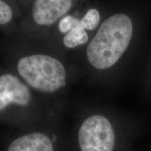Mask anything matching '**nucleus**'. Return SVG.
Returning <instances> with one entry per match:
<instances>
[{
    "label": "nucleus",
    "instance_id": "1",
    "mask_svg": "<svg viewBox=\"0 0 151 151\" xmlns=\"http://www.w3.org/2000/svg\"><path fill=\"white\" fill-rule=\"evenodd\" d=\"M151 0L122 3L104 19L86 58L104 83L137 82L151 46Z\"/></svg>",
    "mask_w": 151,
    "mask_h": 151
},
{
    "label": "nucleus",
    "instance_id": "2",
    "mask_svg": "<svg viewBox=\"0 0 151 151\" xmlns=\"http://www.w3.org/2000/svg\"><path fill=\"white\" fill-rule=\"evenodd\" d=\"M151 134V118L142 113L96 110L79 124L76 151H132Z\"/></svg>",
    "mask_w": 151,
    "mask_h": 151
},
{
    "label": "nucleus",
    "instance_id": "3",
    "mask_svg": "<svg viewBox=\"0 0 151 151\" xmlns=\"http://www.w3.org/2000/svg\"><path fill=\"white\" fill-rule=\"evenodd\" d=\"M19 75L30 87L52 93L66 86V71L62 62L48 55H30L18 60Z\"/></svg>",
    "mask_w": 151,
    "mask_h": 151
},
{
    "label": "nucleus",
    "instance_id": "4",
    "mask_svg": "<svg viewBox=\"0 0 151 151\" xmlns=\"http://www.w3.org/2000/svg\"><path fill=\"white\" fill-rule=\"evenodd\" d=\"M65 143L56 130L32 129L15 136L3 151H68Z\"/></svg>",
    "mask_w": 151,
    "mask_h": 151
},
{
    "label": "nucleus",
    "instance_id": "5",
    "mask_svg": "<svg viewBox=\"0 0 151 151\" xmlns=\"http://www.w3.org/2000/svg\"><path fill=\"white\" fill-rule=\"evenodd\" d=\"M32 99L29 88L11 73L0 75V113L11 105L27 106Z\"/></svg>",
    "mask_w": 151,
    "mask_h": 151
},
{
    "label": "nucleus",
    "instance_id": "6",
    "mask_svg": "<svg viewBox=\"0 0 151 151\" xmlns=\"http://www.w3.org/2000/svg\"><path fill=\"white\" fill-rule=\"evenodd\" d=\"M71 6L70 0H37L33 5V19L39 25H51L65 16Z\"/></svg>",
    "mask_w": 151,
    "mask_h": 151
},
{
    "label": "nucleus",
    "instance_id": "7",
    "mask_svg": "<svg viewBox=\"0 0 151 151\" xmlns=\"http://www.w3.org/2000/svg\"><path fill=\"white\" fill-rule=\"evenodd\" d=\"M137 83L142 99L151 106V46Z\"/></svg>",
    "mask_w": 151,
    "mask_h": 151
},
{
    "label": "nucleus",
    "instance_id": "8",
    "mask_svg": "<svg viewBox=\"0 0 151 151\" xmlns=\"http://www.w3.org/2000/svg\"><path fill=\"white\" fill-rule=\"evenodd\" d=\"M89 40L88 32L81 26L79 25L73 27L70 32L66 34L63 39L64 45L68 48H73L76 47L84 45Z\"/></svg>",
    "mask_w": 151,
    "mask_h": 151
},
{
    "label": "nucleus",
    "instance_id": "9",
    "mask_svg": "<svg viewBox=\"0 0 151 151\" xmlns=\"http://www.w3.org/2000/svg\"><path fill=\"white\" fill-rule=\"evenodd\" d=\"M101 20L102 17L99 9L92 7L88 9L83 18L81 19V26L86 31L93 32L98 29L101 23Z\"/></svg>",
    "mask_w": 151,
    "mask_h": 151
},
{
    "label": "nucleus",
    "instance_id": "10",
    "mask_svg": "<svg viewBox=\"0 0 151 151\" xmlns=\"http://www.w3.org/2000/svg\"><path fill=\"white\" fill-rule=\"evenodd\" d=\"M81 24V20L71 15L64 17L60 21L59 29L60 32L67 34L70 32L73 27H76Z\"/></svg>",
    "mask_w": 151,
    "mask_h": 151
},
{
    "label": "nucleus",
    "instance_id": "11",
    "mask_svg": "<svg viewBox=\"0 0 151 151\" xmlns=\"http://www.w3.org/2000/svg\"><path fill=\"white\" fill-rule=\"evenodd\" d=\"M13 11L8 4L0 1V24H8L12 20Z\"/></svg>",
    "mask_w": 151,
    "mask_h": 151
},
{
    "label": "nucleus",
    "instance_id": "12",
    "mask_svg": "<svg viewBox=\"0 0 151 151\" xmlns=\"http://www.w3.org/2000/svg\"><path fill=\"white\" fill-rule=\"evenodd\" d=\"M132 151H151V148H143V149L134 148Z\"/></svg>",
    "mask_w": 151,
    "mask_h": 151
}]
</instances>
